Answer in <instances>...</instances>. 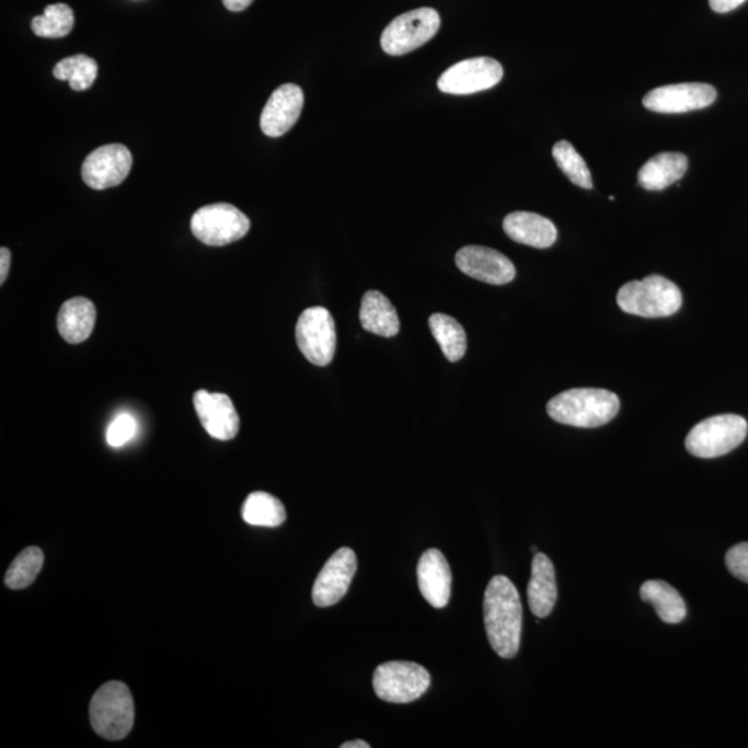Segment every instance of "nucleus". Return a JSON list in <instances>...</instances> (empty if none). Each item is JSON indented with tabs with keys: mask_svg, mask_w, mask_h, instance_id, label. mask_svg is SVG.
Segmentation results:
<instances>
[{
	"mask_svg": "<svg viewBox=\"0 0 748 748\" xmlns=\"http://www.w3.org/2000/svg\"><path fill=\"white\" fill-rule=\"evenodd\" d=\"M484 624L491 647L502 658L519 653L522 626L520 595L505 575L490 580L484 595Z\"/></svg>",
	"mask_w": 748,
	"mask_h": 748,
	"instance_id": "1",
	"label": "nucleus"
},
{
	"mask_svg": "<svg viewBox=\"0 0 748 748\" xmlns=\"http://www.w3.org/2000/svg\"><path fill=\"white\" fill-rule=\"evenodd\" d=\"M548 415L562 425L595 428L613 421L620 411L614 392L601 389H573L548 402Z\"/></svg>",
	"mask_w": 748,
	"mask_h": 748,
	"instance_id": "2",
	"label": "nucleus"
},
{
	"mask_svg": "<svg viewBox=\"0 0 748 748\" xmlns=\"http://www.w3.org/2000/svg\"><path fill=\"white\" fill-rule=\"evenodd\" d=\"M617 303L622 311L642 318L672 317L682 306V292L671 280L651 275L621 287Z\"/></svg>",
	"mask_w": 748,
	"mask_h": 748,
	"instance_id": "3",
	"label": "nucleus"
},
{
	"mask_svg": "<svg viewBox=\"0 0 748 748\" xmlns=\"http://www.w3.org/2000/svg\"><path fill=\"white\" fill-rule=\"evenodd\" d=\"M91 725L103 739L123 740L134 728L135 703L127 684L108 682L97 690L91 701Z\"/></svg>",
	"mask_w": 748,
	"mask_h": 748,
	"instance_id": "4",
	"label": "nucleus"
},
{
	"mask_svg": "<svg viewBox=\"0 0 748 748\" xmlns=\"http://www.w3.org/2000/svg\"><path fill=\"white\" fill-rule=\"evenodd\" d=\"M747 433L748 425L741 416H713L692 428L684 446L695 458H720L739 447L745 441Z\"/></svg>",
	"mask_w": 748,
	"mask_h": 748,
	"instance_id": "5",
	"label": "nucleus"
},
{
	"mask_svg": "<svg viewBox=\"0 0 748 748\" xmlns=\"http://www.w3.org/2000/svg\"><path fill=\"white\" fill-rule=\"evenodd\" d=\"M430 683L427 669L411 661L384 663L373 674L375 692L387 703L405 704L421 699Z\"/></svg>",
	"mask_w": 748,
	"mask_h": 748,
	"instance_id": "6",
	"label": "nucleus"
},
{
	"mask_svg": "<svg viewBox=\"0 0 748 748\" xmlns=\"http://www.w3.org/2000/svg\"><path fill=\"white\" fill-rule=\"evenodd\" d=\"M441 27L437 10L422 8L399 15L381 35V48L390 56H402L426 45Z\"/></svg>",
	"mask_w": 748,
	"mask_h": 748,
	"instance_id": "7",
	"label": "nucleus"
},
{
	"mask_svg": "<svg viewBox=\"0 0 748 748\" xmlns=\"http://www.w3.org/2000/svg\"><path fill=\"white\" fill-rule=\"evenodd\" d=\"M192 233L206 245L222 248L239 242L249 233L251 222L239 208L228 203L211 204L197 209L192 217Z\"/></svg>",
	"mask_w": 748,
	"mask_h": 748,
	"instance_id": "8",
	"label": "nucleus"
},
{
	"mask_svg": "<svg viewBox=\"0 0 748 748\" xmlns=\"http://www.w3.org/2000/svg\"><path fill=\"white\" fill-rule=\"evenodd\" d=\"M298 348L317 366L332 363L337 347L336 323L323 307H312L301 313L296 327Z\"/></svg>",
	"mask_w": 748,
	"mask_h": 748,
	"instance_id": "9",
	"label": "nucleus"
},
{
	"mask_svg": "<svg viewBox=\"0 0 748 748\" xmlns=\"http://www.w3.org/2000/svg\"><path fill=\"white\" fill-rule=\"evenodd\" d=\"M504 78V67L491 57H474L448 68L438 80V89L448 95H473L494 88Z\"/></svg>",
	"mask_w": 748,
	"mask_h": 748,
	"instance_id": "10",
	"label": "nucleus"
},
{
	"mask_svg": "<svg viewBox=\"0 0 748 748\" xmlns=\"http://www.w3.org/2000/svg\"><path fill=\"white\" fill-rule=\"evenodd\" d=\"M133 162V154L124 145L102 146L83 161L82 180L92 189H110L127 180Z\"/></svg>",
	"mask_w": 748,
	"mask_h": 748,
	"instance_id": "11",
	"label": "nucleus"
},
{
	"mask_svg": "<svg viewBox=\"0 0 748 748\" xmlns=\"http://www.w3.org/2000/svg\"><path fill=\"white\" fill-rule=\"evenodd\" d=\"M716 101V91L709 83H677L653 89L643 99V106L661 114H683L707 108Z\"/></svg>",
	"mask_w": 748,
	"mask_h": 748,
	"instance_id": "12",
	"label": "nucleus"
},
{
	"mask_svg": "<svg viewBox=\"0 0 748 748\" xmlns=\"http://www.w3.org/2000/svg\"><path fill=\"white\" fill-rule=\"evenodd\" d=\"M357 554L349 548L338 549L319 573L312 589V600L318 607H331L347 595L357 573Z\"/></svg>",
	"mask_w": 748,
	"mask_h": 748,
	"instance_id": "13",
	"label": "nucleus"
},
{
	"mask_svg": "<svg viewBox=\"0 0 748 748\" xmlns=\"http://www.w3.org/2000/svg\"><path fill=\"white\" fill-rule=\"evenodd\" d=\"M454 261L464 275L484 284L502 286L516 277L515 265L506 255L481 245H465L458 251Z\"/></svg>",
	"mask_w": 748,
	"mask_h": 748,
	"instance_id": "14",
	"label": "nucleus"
},
{
	"mask_svg": "<svg viewBox=\"0 0 748 748\" xmlns=\"http://www.w3.org/2000/svg\"><path fill=\"white\" fill-rule=\"evenodd\" d=\"M193 404L202 426L209 436L219 441H230L238 436L240 417L232 400L227 394L198 390L193 395Z\"/></svg>",
	"mask_w": 748,
	"mask_h": 748,
	"instance_id": "15",
	"label": "nucleus"
},
{
	"mask_svg": "<svg viewBox=\"0 0 748 748\" xmlns=\"http://www.w3.org/2000/svg\"><path fill=\"white\" fill-rule=\"evenodd\" d=\"M303 107V92L296 83H285L272 93L261 114V129L269 138H280L295 127Z\"/></svg>",
	"mask_w": 748,
	"mask_h": 748,
	"instance_id": "16",
	"label": "nucleus"
},
{
	"mask_svg": "<svg viewBox=\"0 0 748 748\" xmlns=\"http://www.w3.org/2000/svg\"><path fill=\"white\" fill-rule=\"evenodd\" d=\"M417 583L423 598L434 609H444L451 599L452 573L438 549L422 554L417 566Z\"/></svg>",
	"mask_w": 748,
	"mask_h": 748,
	"instance_id": "17",
	"label": "nucleus"
},
{
	"mask_svg": "<svg viewBox=\"0 0 748 748\" xmlns=\"http://www.w3.org/2000/svg\"><path fill=\"white\" fill-rule=\"evenodd\" d=\"M504 229L516 243L533 249H549L556 242L557 229L551 219L538 214L517 211L505 218Z\"/></svg>",
	"mask_w": 748,
	"mask_h": 748,
	"instance_id": "18",
	"label": "nucleus"
},
{
	"mask_svg": "<svg viewBox=\"0 0 748 748\" xmlns=\"http://www.w3.org/2000/svg\"><path fill=\"white\" fill-rule=\"evenodd\" d=\"M527 596L528 606L538 619H545L552 613L557 600V584L553 563L546 554L536 553L533 556Z\"/></svg>",
	"mask_w": 748,
	"mask_h": 748,
	"instance_id": "19",
	"label": "nucleus"
},
{
	"mask_svg": "<svg viewBox=\"0 0 748 748\" xmlns=\"http://www.w3.org/2000/svg\"><path fill=\"white\" fill-rule=\"evenodd\" d=\"M96 308L95 303L85 297H76L62 303L57 329L60 336L70 344L87 342L95 329Z\"/></svg>",
	"mask_w": 748,
	"mask_h": 748,
	"instance_id": "20",
	"label": "nucleus"
},
{
	"mask_svg": "<svg viewBox=\"0 0 748 748\" xmlns=\"http://www.w3.org/2000/svg\"><path fill=\"white\" fill-rule=\"evenodd\" d=\"M359 319L366 332L381 337H394L400 332L399 313L380 291L366 292L360 302Z\"/></svg>",
	"mask_w": 748,
	"mask_h": 748,
	"instance_id": "21",
	"label": "nucleus"
},
{
	"mask_svg": "<svg viewBox=\"0 0 748 748\" xmlns=\"http://www.w3.org/2000/svg\"><path fill=\"white\" fill-rule=\"evenodd\" d=\"M688 171V157L682 153L657 154L642 166L637 182L643 189L660 192L681 181Z\"/></svg>",
	"mask_w": 748,
	"mask_h": 748,
	"instance_id": "22",
	"label": "nucleus"
},
{
	"mask_svg": "<svg viewBox=\"0 0 748 748\" xmlns=\"http://www.w3.org/2000/svg\"><path fill=\"white\" fill-rule=\"evenodd\" d=\"M641 598L651 603L666 624H679L687 617V605L678 590L664 580L652 579L642 585Z\"/></svg>",
	"mask_w": 748,
	"mask_h": 748,
	"instance_id": "23",
	"label": "nucleus"
},
{
	"mask_svg": "<svg viewBox=\"0 0 748 748\" xmlns=\"http://www.w3.org/2000/svg\"><path fill=\"white\" fill-rule=\"evenodd\" d=\"M428 324H430L434 338L437 340L449 363H458L464 357L465 349H468V337H465L462 324L457 319L444 315V313H434L428 319Z\"/></svg>",
	"mask_w": 748,
	"mask_h": 748,
	"instance_id": "24",
	"label": "nucleus"
},
{
	"mask_svg": "<svg viewBox=\"0 0 748 748\" xmlns=\"http://www.w3.org/2000/svg\"><path fill=\"white\" fill-rule=\"evenodd\" d=\"M243 520L255 527H279L286 521L285 505L276 496L253 493L245 499L242 510Z\"/></svg>",
	"mask_w": 748,
	"mask_h": 748,
	"instance_id": "25",
	"label": "nucleus"
},
{
	"mask_svg": "<svg viewBox=\"0 0 748 748\" xmlns=\"http://www.w3.org/2000/svg\"><path fill=\"white\" fill-rule=\"evenodd\" d=\"M97 72V62L87 55L67 57L54 68L55 78L70 82V88L77 92L91 88L96 81Z\"/></svg>",
	"mask_w": 748,
	"mask_h": 748,
	"instance_id": "26",
	"label": "nucleus"
},
{
	"mask_svg": "<svg viewBox=\"0 0 748 748\" xmlns=\"http://www.w3.org/2000/svg\"><path fill=\"white\" fill-rule=\"evenodd\" d=\"M76 18L72 9L66 3L50 4L45 13L31 21V28L39 38H65L74 28Z\"/></svg>",
	"mask_w": 748,
	"mask_h": 748,
	"instance_id": "27",
	"label": "nucleus"
},
{
	"mask_svg": "<svg viewBox=\"0 0 748 748\" xmlns=\"http://www.w3.org/2000/svg\"><path fill=\"white\" fill-rule=\"evenodd\" d=\"M44 552L39 548L30 546L24 549L8 569L4 584H7L9 589L13 590L28 588L38 577L42 567H44Z\"/></svg>",
	"mask_w": 748,
	"mask_h": 748,
	"instance_id": "28",
	"label": "nucleus"
},
{
	"mask_svg": "<svg viewBox=\"0 0 748 748\" xmlns=\"http://www.w3.org/2000/svg\"><path fill=\"white\" fill-rule=\"evenodd\" d=\"M552 154L559 169L563 171V174L574 185L583 187V189H592L594 181L587 162H585L572 143L567 142V140H560V142L553 146Z\"/></svg>",
	"mask_w": 748,
	"mask_h": 748,
	"instance_id": "29",
	"label": "nucleus"
},
{
	"mask_svg": "<svg viewBox=\"0 0 748 748\" xmlns=\"http://www.w3.org/2000/svg\"><path fill=\"white\" fill-rule=\"evenodd\" d=\"M138 423L128 413H122L114 418L107 428L106 439L110 447L119 448L125 446L136 436Z\"/></svg>",
	"mask_w": 748,
	"mask_h": 748,
	"instance_id": "30",
	"label": "nucleus"
},
{
	"mask_svg": "<svg viewBox=\"0 0 748 748\" xmlns=\"http://www.w3.org/2000/svg\"><path fill=\"white\" fill-rule=\"evenodd\" d=\"M725 563L734 577L748 584V542L737 543L729 549Z\"/></svg>",
	"mask_w": 748,
	"mask_h": 748,
	"instance_id": "31",
	"label": "nucleus"
},
{
	"mask_svg": "<svg viewBox=\"0 0 748 748\" xmlns=\"http://www.w3.org/2000/svg\"><path fill=\"white\" fill-rule=\"evenodd\" d=\"M745 2L746 0H710V7L716 13H729Z\"/></svg>",
	"mask_w": 748,
	"mask_h": 748,
	"instance_id": "32",
	"label": "nucleus"
},
{
	"mask_svg": "<svg viewBox=\"0 0 748 748\" xmlns=\"http://www.w3.org/2000/svg\"><path fill=\"white\" fill-rule=\"evenodd\" d=\"M10 264H12V253L7 248L0 250V284H4L8 279Z\"/></svg>",
	"mask_w": 748,
	"mask_h": 748,
	"instance_id": "33",
	"label": "nucleus"
},
{
	"mask_svg": "<svg viewBox=\"0 0 748 748\" xmlns=\"http://www.w3.org/2000/svg\"><path fill=\"white\" fill-rule=\"evenodd\" d=\"M222 2L230 12H243L254 0H222Z\"/></svg>",
	"mask_w": 748,
	"mask_h": 748,
	"instance_id": "34",
	"label": "nucleus"
},
{
	"mask_svg": "<svg viewBox=\"0 0 748 748\" xmlns=\"http://www.w3.org/2000/svg\"><path fill=\"white\" fill-rule=\"evenodd\" d=\"M342 748H370V745L364 740L347 741L342 745Z\"/></svg>",
	"mask_w": 748,
	"mask_h": 748,
	"instance_id": "35",
	"label": "nucleus"
}]
</instances>
